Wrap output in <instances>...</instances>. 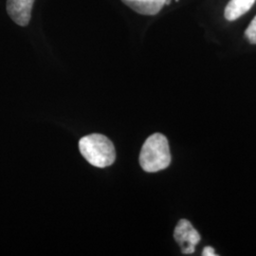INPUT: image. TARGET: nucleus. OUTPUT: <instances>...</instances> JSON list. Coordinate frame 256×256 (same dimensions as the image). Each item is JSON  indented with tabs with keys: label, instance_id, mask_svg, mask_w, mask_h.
<instances>
[{
	"label": "nucleus",
	"instance_id": "obj_1",
	"mask_svg": "<svg viewBox=\"0 0 256 256\" xmlns=\"http://www.w3.org/2000/svg\"><path fill=\"white\" fill-rule=\"evenodd\" d=\"M171 162V153L168 140L164 135L155 133L147 138L140 154L142 168L154 173L167 168Z\"/></svg>",
	"mask_w": 256,
	"mask_h": 256
},
{
	"label": "nucleus",
	"instance_id": "obj_2",
	"mask_svg": "<svg viewBox=\"0 0 256 256\" xmlns=\"http://www.w3.org/2000/svg\"><path fill=\"white\" fill-rule=\"evenodd\" d=\"M79 149L82 156L98 168L110 166L116 158V152L110 138L102 134H90L79 142Z\"/></svg>",
	"mask_w": 256,
	"mask_h": 256
},
{
	"label": "nucleus",
	"instance_id": "obj_8",
	"mask_svg": "<svg viewBox=\"0 0 256 256\" xmlns=\"http://www.w3.org/2000/svg\"><path fill=\"white\" fill-rule=\"evenodd\" d=\"M202 256H214L216 254V252L212 248L208 246V247L204 248L203 252H202Z\"/></svg>",
	"mask_w": 256,
	"mask_h": 256
},
{
	"label": "nucleus",
	"instance_id": "obj_7",
	"mask_svg": "<svg viewBox=\"0 0 256 256\" xmlns=\"http://www.w3.org/2000/svg\"><path fill=\"white\" fill-rule=\"evenodd\" d=\"M245 36L248 39V41L252 44H256V16L252 21L250 25L248 27Z\"/></svg>",
	"mask_w": 256,
	"mask_h": 256
},
{
	"label": "nucleus",
	"instance_id": "obj_4",
	"mask_svg": "<svg viewBox=\"0 0 256 256\" xmlns=\"http://www.w3.org/2000/svg\"><path fill=\"white\" fill-rule=\"evenodd\" d=\"M34 0H8L7 12L10 18L19 26H27L32 18Z\"/></svg>",
	"mask_w": 256,
	"mask_h": 256
},
{
	"label": "nucleus",
	"instance_id": "obj_5",
	"mask_svg": "<svg viewBox=\"0 0 256 256\" xmlns=\"http://www.w3.org/2000/svg\"><path fill=\"white\" fill-rule=\"evenodd\" d=\"M130 9L144 16L156 14L164 7L166 0H122Z\"/></svg>",
	"mask_w": 256,
	"mask_h": 256
},
{
	"label": "nucleus",
	"instance_id": "obj_3",
	"mask_svg": "<svg viewBox=\"0 0 256 256\" xmlns=\"http://www.w3.org/2000/svg\"><path fill=\"white\" fill-rule=\"evenodd\" d=\"M174 240L182 248L184 254H192L194 252L196 246L200 241V234L192 224L186 220L178 221L174 232Z\"/></svg>",
	"mask_w": 256,
	"mask_h": 256
},
{
	"label": "nucleus",
	"instance_id": "obj_6",
	"mask_svg": "<svg viewBox=\"0 0 256 256\" xmlns=\"http://www.w3.org/2000/svg\"><path fill=\"white\" fill-rule=\"evenodd\" d=\"M256 0H230L225 8V18L229 21L239 18L250 9Z\"/></svg>",
	"mask_w": 256,
	"mask_h": 256
}]
</instances>
